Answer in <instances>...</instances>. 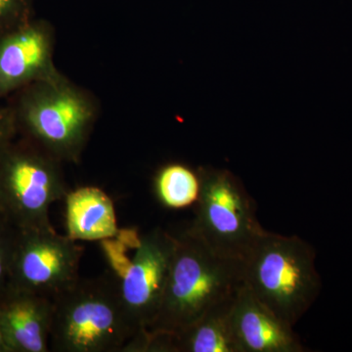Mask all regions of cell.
<instances>
[{
    "mask_svg": "<svg viewBox=\"0 0 352 352\" xmlns=\"http://www.w3.org/2000/svg\"><path fill=\"white\" fill-rule=\"evenodd\" d=\"M244 285V261L219 254L189 228L176 234L163 300L146 335H177Z\"/></svg>",
    "mask_w": 352,
    "mask_h": 352,
    "instance_id": "cell-1",
    "label": "cell"
},
{
    "mask_svg": "<svg viewBox=\"0 0 352 352\" xmlns=\"http://www.w3.org/2000/svg\"><path fill=\"white\" fill-rule=\"evenodd\" d=\"M17 136L61 163L78 164L98 118L94 95L60 72L9 97Z\"/></svg>",
    "mask_w": 352,
    "mask_h": 352,
    "instance_id": "cell-2",
    "label": "cell"
},
{
    "mask_svg": "<svg viewBox=\"0 0 352 352\" xmlns=\"http://www.w3.org/2000/svg\"><path fill=\"white\" fill-rule=\"evenodd\" d=\"M50 349L57 352H124L135 337L110 275L83 279L52 298Z\"/></svg>",
    "mask_w": 352,
    "mask_h": 352,
    "instance_id": "cell-3",
    "label": "cell"
},
{
    "mask_svg": "<svg viewBox=\"0 0 352 352\" xmlns=\"http://www.w3.org/2000/svg\"><path fill=\"white\" fill-rule=\"evenodd\" d=\"M315 258L314 247L298 236L264 230L245 261V285L294 327L320 294Z\"/></svg>",
    "mask_w": 352,
    "mask_h": 352,
    "instance_id": "cell-4",
    "label": "cell"
},
{
    "mask_svg": "<svg viewBox=\"0 0 352 352\" xmlns=\"http://www.w3.org/2000/svg\"><path fill=\"white\" fill-rule=\"evenodd\" d=\"M63 163L17 136L0 152V215L19 230L52 226L50 210L65 198Z\"/></svg>",
    "mask_w": 352,
    "mask_h": 352,
    "instance_id": "cell-5",
    "label": "cell"
},
{
    "mask_svg": "<svg viewBox=\"0 0 352 352\" xmlns=\"http://www.w3.org/2000/svg\"><path fill=\"white\" fill-rule=\"evenodd\" d=\"M198 171L200 195L188 228L215 252L245 263L264 232L254 199L229 170L201 168Z\"/></svg>",
    "mask_w": 352,
    "mask_h": 352,
    "instance_id": "cell-6",
    "label": "cell"
},
{
    "mask_svg": "<svg viewBox=\"0 0 352 352\" xmlns=\"http://www.w3.org/2000/svg\"><path fill=\"white\" fill-rule=\"evenodd\" d=\"M83 249L53 226L19 230L11 286L52 298L80 279Z\"/></svg>",
    "mask_w": 352,
    "mask_h": 352,
    "instance_id": "cell-7",
    "label": "cell"
},
{
    "mask_svg": "<svg viewBox=\"0 0 352 352\" xmlns=\"http://www.w3.org/2000/svg\"><path fill=\"white\" fill-rule=\"evenodd\" d=\"M175 249V234L153 229L139 238L133 258L120 278L122 302L135 332L133 340L144 337L156 319Z\"/></svg>",
    "mask_w": 352,
    "mask_h": 352,
    "instance_id": "cell-8",
    "label": "cell"
},
{
    "mask_svg": "<svg viewBox=\"0 0 352 352\" xmlns=\"http://www.w3.org/2000/svg\"><path fill=\"white\" fill-rule=\"evenodd\" d=\"M54 25L32 18L0 38V102L28 85L60 73Z\"/></svg>",
    "mask_w": 352,
    "mask_h": 352,
    "instance_id": "cell-9",
    "label": "cell"
},
{
    "mask_svg": "<svg viewBox=\"0 0 352 352\" xmlns=\"http://www.w3.org/2000/svg\"><path fill=\"white\" fill-rule=\"evenodd\" d=\"M52 298L10 287L0 296V330L9 352H48Z\"/></svg>",
    "mask_w": 352,
    "mask_h": 352,
    "instance_id": "cell-10",
    "label": "cell"
},
{
    "mask_svg": "<svg viewBox=\"0 0 352 352\" xmlns=\"http://www.w3.org/2000/svg\"><path fill=\"white\" fill-rule=\"evenodd\" d=\"M231 321L241 352H305L294 327L259 302L245 285L234 300Z\"/></svg>",
    "mask_w": 352,
    "mask_h": 352,
    "instance_id": "cell-11",
    "label": "cell"
},
{
    "mask_svg": "<svg viewBox=\"0 0 352 352\" xmlns=\"http://www.w3.org/2000/svg\"><path fill=\"white\" fill-rule=\"evenodd\" d=\"M236 298V296H235ZM208 310L175 336H157L156 352H241L231 321L234 300Z\"/></svg>",
    "mask_w": 352,
    "mask_h": 352,
    "instance_id": "cell-12",
    "label": "cell"
},
{
    "mask_svg": "<svg viewBox=\"0 0 352 352\" xmlns=\"http://www.w3.org/2000/svg\"><path fill=\"white\" fill-rule=\"evenodd\" d=\"M64 200L67 236L71 239L107 240L117 235L115 207L103 190L80 187L69 191Z\"/></svg>",
    "mask_w": 352,
    "mask_h": 352,
    "instance_id": "cell-13",
    "label": "cell"
},
{
    "mask_svg": "<svg viewBox=\"0 0 352 352\" xmlns=\"http://www.w3.org/2000/svg\"><path fill=\"white\" fill-rule=\"evenodd\" d=\"M155 193L166 208H184L195 205L200 195L198 170L180 163H170L157 170L154 180Z\"/></svg>",
    "mask_w": 352,
    "mask_h": 352,
    "instance_id": "cell-14",
    "label": "cell"
},
{
    "mask_svg": "<svg viewBox=\"0 0 352 352\" xmlns=\"http://www.w3.org/2000/svg\"><path fill=\"white\" fill-rule=\"evenodd\" d=\"M19 229L0 215V296L11 286V270Z\"/></svg>",
    "mask_w": 352,
    "mask_h": 352,
    "instance_id": "cell-15",
    "label": "cell"
},
{
    "mask_svg": "<svg viewBox=\"0 0 352 352\" xmlns=\"http://www.w3.org/2000/svg\"><path fill=\"white\" fill-rule=\"evenodd\" d=\"M34 18V0H0V38Z\"/></svg>",
    "mask_w": 352,
    "mask_h": 352,
    "instance_id": "cell-16",
    "label": "cell"
},
{
    "mask_svg": "<svg viewBox=\"0 0 352 352\" xmlns=\"http://www.w3.org/2000/svg\"><path fill=\"white\" fill-rule=\"evenodd\" d=\"M17 138L15 122L8 106L0 104V152Z\"/></svg>",
    "mask_w": 352,
    "mask_h": 352,
    "instance_id": "cell-17",
    "label": "cell"
},
{
    "mask_svg": "<svg viewBox=\"0 0 352 352\" xmlns=\"http://www.w3.org/2000/svg\"><path fill=\"white\" fill-rule=\"evenodd\" d=\"M0 352H9L8 347L6 346V340H4L3 335H2L1 330H0Z\"/></svg>",
    "mask_w": 352,
    "mask_h": 352,
    "instance_id": "cell-18",
    "label": "cell"
}]
</instances>
